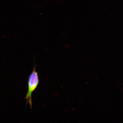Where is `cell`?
I'll list each match as a JSON object with an SVG mask.
<instances>
[{
    "label": "cell",
    "instance_id": "1",
    "mask_svg": "<svg viewBox=\"0 0 123 123\" xmlns=\"http://www.w3.org/2000/svg\"><path fill=\"white\" fill-rule=\"evenodd\" d=\"M39 82L38 73L36 71V67H35L33 71L29 77L28 82V88L25 98L27 100V104H29L30 105L31 108H32V93L36 90Z\"/></svg>",
    "mask_w": 123,
    "mask_h": 123
},
{
    "label": "cell",
    "instance_id": "2",
    "mask_svg": "<svg viewBox=\"0 0 123 123\" xmlns=\"http://www.w3.org/2000/svg\"><path fill=\"white\" fill-rule=\"evenodd\" d=\"M72 110H74V109L73 108H72Z\"/></svg>",
    "mask_w": 123,
    "mask_h": 123
}]
</instances>
